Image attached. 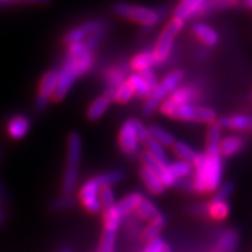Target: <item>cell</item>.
I'll use <instances>...</instances> for the list:
<instances>
[{"label":"cell","mask_w":252,"mask_h":252,"mask_svg":"<svg viewBox=\"0 0 252 252\" xmlns=\"http://www.w3.org/2000/svg\"><path fill=\"white\" fill-rule=\"evenodd\" d=\"M56 84H58V69H49L43 74L40 81L39 90L34 102V109L36 112L42 113L48 108L50 100H53Z\"/></svg>","instance_id":"cell-8"},{"label":"cell","mask_w":252,"mask_h":252,"mask_svg":"<svg viewBox=\"0 0 252 252\" xmlns=\"http://www.w3.org/2000/svg\"><path fill=\"white\" fill-rule=\"evenodd\" d=\"M139 175L141 181L144 182V185L146 186V188L149 189L152 194L160 195L167 189L165 187V185L162 184V181L160 180L159 176H158L156 173L150 171L149 168H146V167H141L139 169Z\"/></svg>","instance_id":"cell-21"},{"label":"cell","mask_w":252,"mask_h":252,"mask_svg":"<svg viewBox=\"0 0 252 252\" xmlns=\"http://www.w3.org/2000/svg\"><path fill=\"white\" fill-rule=\"evenodd\" d=\"M239 243V232L234 228L226 229L217 239V251L235 252Z\"/></svg>","instance_id":"cell-19"},{"label":"cell","mask_w":252,"mask_h":252,"mask_svg":"<svg viewBox=\"0 0 252 252\" xmlns=\"http://www.w3.org/2000/svg\"><path fill=\"white\" fill-rule=\"evenodd\" d=\"M235 186L232 182H224L220 186V188L215 191L212 201H226L230 195L234 191Z\"/></svg>","instance_id":"cell-38"},{"label":"cell","mask_w":252,"mask_h":252,"mask_svg":"<svg viewBox=\"0 0 252 252\" xmlns=\"http://www.w3.org/2000/svg\"><path fill=\"white\" fill-rule=\"evenodd\" d=\"M138 74H139L140 76L144 78V81L146 82L147 84H149V87L152 90L158 86V83H159V81H158V77H157L156 72L153 71L152 68L143 69V70H140L139 72H138Z\"/></svg>","instance_id":"cell-41"},{"label":"cell","mask_w":252,"mask_h":252,"mask_svg":"<svg viewBox=\"0 0 252 252\" xmlns=\"http://www.w3.org/2000/svg\"><path fill=\"white\" fill-rule=\"evenodd\" d=\"M117 229L106 228L104 226L102 238H100V245L98 252H115L116 238H117Z\"/></svg>","instance_id":"cell-33"},{"label":"cell","mask_w":252,"mask_h":252,"mask_svg":"<svg viewBox=\"0 0 252 252\" xmlns=\"http://www.w3.org/2000/svg\"><path fill=\"white\" fill-rule=\"evenodd\" d=\"M194 167V188L197 193H213L222 185L223 163L222 156L197 153L196 159L193 162Z\"/></svg>","instance_id":"cell-2"},{"label":"cell","mask_w":252,"mask_h":252,"mask_svg":"<svg viewBox=\"0 0 252 252\" xmlns=\"http://www.w3.org/2000/svg\"><path fill=\"white\" fill-rule=\"evenodd\" d=\"M184 78L185 71L181 70V69H174V70L168 72V75H166L162 78V81L158 83V86L154 88L150 96L145 100L143 110H141L144 117L152 116L157 111L158 108L161 105L163 100L168 98L180 87Z\"/></svg>","instance_id":"cell-4"},{"label":"cell","mask_w":252,"mask_h":252,"mask_svg":"<svg viewBox=\"0 0 252 252\" xmlns=\"http://www.w3.org/2000/svg\"><path fill=\"white\" fill-rule=\"evenodd\" d=\"M159 64L156 53L154 50H143L139 54H137L132 59L131 61V67L139 72L143 69L147 68H153L157 67Z\"/></svg>","instance_id":"cell-23"},{"label":"cell","mask_w":252,"mask_h":252,"mask_svg":"<svg viewBox=\"0 0 252 252\" xmlns=\"http://www.w3.org/2000/svg\"><path fill=\"white\" fill-rule=\"evenodd\" d=\"M99 200L102 203L103 209H109V208L113 207L116 204L115 201V193H113L112 187H105L100 189L99 193Z\"/></svg>","instance_id":"cell-37"},{"label":"cell","mask_w":252,"mask_h":252,"mask_svg":"<svg viewBox=\"0 0 252 252\" xmlns=\"http://www.w3.org/2000/svg\"><path fill=\"white\" fill-rule=\"evenodd\" d=\"M169 172L174 176L176 180H181V179H186L193 173L194 167L193 163L184 161V160H176V161H172L167 163Z\"/></svg>","instance_id":"cell-29"},{"label":"cell","mask_w":252,"mask_h":252,"mask_svg":"<svg viewBox=\"0 0 252 252\" xmlns=\"http://www.w3.org/2000/svg\"><path fill=\"white\" fill-rule=\"evenodd\" d=\"M204 11L206 0H180L174 9L173 18L185 23L186 20H190L198 15H204Z\"/></svg>","instance_id":"cell-13"},{"label":"cell","mask_w":252,"mask_h":252,"mask_svg":"<svg viewBox=\"0 0 252 252\" xmlns=\"http://www.w3.org/2000/svg\"><path fill=\"white\" fill-rule=\"evenodd\" d=\"M126 81H127V83L133 89L134 94L141 97V98L146 99L151 94V93H152V89L149 87V84L144 81V78L138 72H133V74L128 75Z\"/></svg>","instance_id":"cell-27"},{"label":"cell","mask_w":252,"mask_h":252,"mask_svg":"<svg viewBox=\"0 0 252 252\" xmlns=\"http://www.w3.org/2000/svg\"><path fill=\"white\" fill-rule=\"evenodd\" d=\"M94 62V52L84 46L83 42L68 46L60 69H58V84H56L53 100L60 102L67 96L78 78L84 76L93 68Z\"/></svg>","instance_id":"cell-1"},{"label":"cell","mask_w":252,"mask_h":252,"mask_svg":"<svg viewBox=\"0 0 252 252\" xmlns=\"http://www.w3.org/2000/svg\"><path fill=\"white\" fill-rule=\"evenodd\" d=\"M76 206V200L72 195H62V196L56 197L50 201L49 208L53 212H64Z\"/></svg>","instance_id":"cell-35"},{"label":"cell","mask_w":252,"mask_h":252,"mask_svg":"<svg viewBox=\"0 0 252 252\" xmlns=\"http://www.w3.org/2000/svg\"><path fill=\"white\" fill-rule=\"evenodd\" d=\"M193 34L197 37L201 42L204 43L207 47H215L220 42L219 33L204 23H196L193 25Z\"/></svg>","instance_id":"cell-16"},{"label":"cell","mask_w":252,"mask_h":252,"mask_svg":"<svg viewBox=\"0 0 252 252\" xmlns=\"http://www.w3.org/2000/svg\"><path fill=\"white\" fill-rule=\"evenodd\" d=\"M220 141H222V127L219 122H212L208 126L206 153L212 156H220Z\"/></svg>","instance_id":"cell-17"},{"label":"cell","mask_w":252,"mask_h":252,"mask_svg":"<svg viewBox=\"0 0 252 252\" xmlns=\"http://www.w3.org/2000/svg\"><path fill=\"white\" fill-rule=\"evenodd\" d=\"M111 100H110L105 94L97 97L93 103L90 104V106L88 108L87 111V118L90 122H97L104 116V113L108 111Z\"/></svg>","instance_id":"cell-25"},{"label":"cell","mask_w":252,"mask_h":252,"mask_svg":"<svg viewBox=\"0 0 252 252\" xmlns=\"http://www.w3.org/2000/svg\"><path fill=\"white\" fill-rule=\"evenodd\" d=\"M100 189H102V187L97 181L96 176L87 180L80 189V193H78L80 202L91 214L100 213L103 209L99 200Z\"/></svg>","instance_id":"cell-9"},{"label":"cell","mask_w":252,"mask_h":252,"mask_svg":"<svg viewBox=\"0 0 252 252\" xmlns=\"http://www.w3.org/2000/svg\"><path fill=\"white\" fill-rule=\"evenodd\" d=\"M149 132L150 137L153 140H156L160 145H162L163 147H172L175 144V137L171 132H168L166 128L161 127L159 125H151L149 126Z\"/></svg>","instance_id":"cell-26"},{"label":"cell","mask_w":252,"mask_h":252,"mask_svg":"<svg viewBox=\"0 0 252 252\" xmlns=\"http://www.w3.org/2000/svg\"><path fill=\"white\" fill-rule=\"evenodd\" d=\"M167 223V219L165 215H162L161 213L159 214L157 217H154L152 220H150V224L144 229L143 234H141V239L145 242L153 241L154 238L160 237V234L163 229H165Z\"/></svg>","instance_id":"cell-24"},{"label":"cell","mask_w":252,"mask_h":252,"mask_svg":"<svg viewBox=\"0 0 252 252\" xmlns=\"http://www.w3.org/2000/svg\"><path fill=\"white\" fill-rule=\"evenodd\" d=\"M52 0H24V2L32 5H48Z\"/></svg>","instance_id":"cell-44"},{"label":"cell","mask_w":252,"mask_h":252,"mask_svg":"<svg viewBox=\"0 0 252 252\" xmlns=\"http://www.w3.org/2000/svg\"><path fill=\"white\" fill-rule=\"evenodd\" d=\"M106 27H108V24L103 20L87 21V23L82 24L80 26L72 28V30L67 32L64 37H63V43L68 47L75 45V43L84 42L94 33Z\"/></svg>","instance_id":"cell-10"},{"label":"cell","mask_w":252,"mask_h":252,"mask_svg":"<svg viewBox=\"0 0 252 252\" xmlns=\"http://www.w3.org/2000/svg\"><path fill=\"white\" fill-rule=\"evenodd\" d=\"M126 81L125 70H123L122 67H116L110 70L106 75V93L105 96L111 100H115V94L119 87Z\"/></svg>","instance_id":"cell-20"},{"label":"cell","mask_w":252,"mask_h":252,"mask_svg":"<svg viewBox=\"0 0 252 252\" xmlns=\"http://www.w3.org/2000/svg\"><path fill=\"white\" fill-rule=\"evenodd\" d=\"M195 89L193 87H179L174 93H173L168 98L165 99L160 105V111L165 116H169L172 110L175 106L182 105V104L191 103V100L195 98Z\"/></svg>","instance_id":"cell-12"},{"label":"cell","mask_w":252,"mask_h":252,"mask_svg":"<svg viewBox=\"0 0 252 252\" xmlns=\"http://www.w3.org/2000/svg\"><path fill=\"white\" fill-rule=\"evenodd\" d=\"M135 212L138 213V215H139L141 219L146 220H152L154 217H157L160 214L159 209H158L156 204L146 197H144L143 200H141V202L139 206H138L137 209H135Z\"/></svg>","instance_id":"cell-34"},{"label":"cell","mask_w":252,"mask_h":252,"mask_svg":"<svg viewBox=\"0 0 252 252\" xmlns=\"http://www.w3.org/2000/svg\"><path fill=\"white\" fill-rule=\"evenodd\" d=\"M61 252H71V251L70 250H62Z\"/></svg>","instance_id":"cell-48"},{"label":"cell","mask_w":252,"mask_h":252,"mask_svg":"<svg viewBox=\"0 0 252 252\" xmlns=\"http://www.w3.org/2000/svg\"><path fill=\"white\" fill-rule=\"evenodd\" d=\"M143 252H171V247L161 237H158L149 242Z\"/></svg>","instance_id":"cell-39"},{"label":"cell","mask_w":252,"mask_h":252,"mask_svg":"<svg viewBox=\"0 0 252 252\" xmlns=\"http://www.w3.org/2000/svg\"><path fill=\"white\" fill-rule=\"evenodd\" d=\"M2 220V213H1V209H0V222Z\"/></svg>","instance_id":"cell-47"},{"label":"cell","mask_w":252,"mask_h":252,"mask_svg":"<svg viewBox=\"0 0 252 252\" xmlns=\"http://www.w3.org/2000/svg\"><path fill=\"white\" fill-rule=\"evenodd\" d=\"M82 158V138L78 132H71L67 140V163L62 179V195H72L76 189Z\"/></svg>","instance_id":"cell-3"},{"label":"cell","mask_w":252,"mask_h":252,"mask_svg":"<svg viewBox=\"0 0 252 252\" xmlns=\"http://www.w3.org/2000/svg\"><path fill=\"white\" fill-rule=\"evenodd\" d=\"M213 252H220V251H217V250H216V251H213Z\"/></svg>","instance_id":"cell-49"},{"label":"cell","mask_w":252,"mask_h":252,"mask_svg":"<svg viewBox=\"0 0 252 252\" xmlns=\"http://www.w3.org/2000/svg\"><path fill=\"white\" fill-rule=\"evenodd\" d=\"M144 145H145V149H146V152L149 153L151 157L154 158L158 162H160L161 165H166V163H168V161H167L165 147H163L162 145H160L158 141L153 140L152 138H150V139L147 140Z\"/></svg>","instance_id":"cell-32"},{"label":"cell","mask_w":252,"mask_h":252,"mask_svg":"<svg viewBox=\"0 0 252 252\" xmlns=\"http://www.w3.org/2000/svg\"><path fill=\"white\" fill-rule=\"evenodd\" d=\"M134 96L133 89H132L130 84L127 83V81H125L121 87L118 88L117 91L115 94V100L118 103L126 104L132 99V97Z\"/></svg>","instance_id":"cell-36"},{"label":"cell","mask_w":252,"mask_h":252,"mask_svg":"<svg viewBox=\"0 0 252 252\" xmlns=\"http://www.w3.org/2000/svg\"><path fill=\"white\" fill-rule=\"evenodd\" d=\"M31 130V119L25 115H15L9 118L6 125V132L12 140H21Z\"/></svg>","instance_id":"cell-14"},{"label":"cell","mask_w":252,"mask_h":252,"mask_svg":"<svg viewBox=\"0 0 252 252\" xmlns=\"http://www.w3.org/2000/svg\"><path fill=\"white\" fill-rule=\"evenodd\" d=\"M172 149L174 151L175 156L180 160H184V161L193 163L197 157L196 151L191 146H189L187 143H185V141L176 140L175 144L172 146Z\"/></svg>","instance_id":"cell-30"},{"label":"cell","mask_w":252,"mask_h":252,"mask_svg":"<svg viewBox=\"0 0 252 252\" xmlns=\"http://www.w3.org/2000/svg\"><path fill=\"white\" fill-rule=\"evenodd\" d=\"M106 31H108V27L103 28V30L94 33L93 35H90L86 41H84L83 42L84 46H86L89 50H91V52H94V50L99 46V43L102 42L103 37L105 36V34H106Z\"/></svg>","instance_id":"cell-40"},{"label":"cell","mask_w":252,"mask_h":252,"mask_svg":"<svg viewBox=\"0 0 252 252\" xmlns=\"http://www.w3.org/2000/svg\"><path fill=\"white\" fill-rule=\"evenodd\" d=\"M2 159H4V152H2L1 147H0V161H1Z\"/></svg>","instance_id":"cell-46"},{"label":"cell","mask_w":252,"mask_h":252,"mask_svg":"<svg viewBox=\"0 0 252 252\" xmlns=\"http://www.w3.org/2000/svg\"><path fill=\"white\" fill-rule=\"evenodd\" d=\"M145 196L141 193H131L128 195H126L122 198V200H119L118 202H116L115 207L116 209H117V212L121 214L122 217H125L126 215H128V214L133 212L139 206L141 200H143Z\"/></svg>","instance_id":"cell-22"},{"label":"cell","mask_w":252,"mask_h":252,"mask_svg":"<svg viewBox=\"0 0 252 252\" xmlns=\"http://www.w3.org/2000/svg\"><path fill=\"white\" fill-rule=\"evenodd\" d=\"M118 143L123 152L127 156H135L139 152L140 140L135 130L133 118L127 119L121 126L118 134Z\"/></svg>","instance_id":"cell-11"},{"label":"cell","mask_w":252,"mask_h":252,"mask_svg":"<svg viewBox=\"0 0 252 252\" xmlns=\"http://www.w3.org/2000/svg\"><path fill=\"white\" fill-rule=\"evenodd\" d=\"M24 2V0H0V7H5V6H12L15 4H20Z\"/></svg>","instance_id":"cell-43"},{"label":"cell","mask_w":252,"mask_h":252,"mask_svg":"<svg viewBox=\"0 0 252 252\" xmlns=\"http://www.w3.org/2000/svg\"><path fill=\"white\" fill-rule=\"evenodd\" d=\"M184 26V21L173 18L168 23V25L163 28L159 39L157 41L156 48L153 49L157 55L158 61H159V64H163L168 60L169 55L172 53L173 46H174L175 37L182 31Z\"/></svg>","instance_id":"cell-6"},{"label":"cell","mask_w":252,"mask_h":252,"mask_svg":"<svg viewBox=\"0 0 252 252\" xmlns=\"http://www.w3.org/2000/svg\"><path fill=\"white\" fill-rule=\"evenodd\" d=\"M219 124L222 128L238 131H252V116L248 115H232L220 117Z\"/></svg>","instance_id":"cell-15"},{"label":"cell","mask_w":252,"mask_h":252,"mask_svg":"<svg viewBox=\"0 0 252 252\" xmlns=\"http://www.w3.org/2000/svg\"><path fill=\"white\" fill-rule=\"evenodd\" d=\"M244 147V138L239 137V135H228V137L222 138V141H220V156L225 158L234 157L237 153L242 152Z\"/></svg>","instance_id":"cell-18"},{"label":"cell","mask_w":252,"mask_h":252,"mask_svg":"<svg viewBox=\"0 0 252 252\" xmlns=\"http://www.w3.org/2000/svg\"><path fill=\"white\" fill-rule=\"evenodd\" d=\"M207 214L213 220H225L230 214V206L228 201H212L207 206Z\"/></svg>","instance_id":"cell-28"},{"label":"cell","mask_w":252,"mask_h":252,"mask_svg":"<svg viewBox=\"0 0 252 252\" xmlns=\"http://www.w3.org/2000/svg\"><path fill=\"white\" fill-rule=\"evenodd\" d=\"M112 12L117 17L140 24L146 30H151V28L157 26L162 18L160 9L157 11L154 8L127 4V2H116V4H113Z\"/></svg>","instance_id":"cell-5"},{"label":"cell","mask_w":252,"mask_h":252,"mask_svg":"<svg viewBox=\"0 0 252 252\" xmlns=\"http://www.w3.org/2000/svg\"><path fill=\"white\" fill-rule=\"evenodd\" d=\"M245 4H247L249 8L252 9V0H245Z\"/></svg>","instance_id":"cell-45"},{"label":"cell","mask_w":252,"mask_h":252,"mask_svg":"<svg viewBox=\"0 0 252 252\" xmlns=\"http://www.w3.org/2000/svg\"><path fill=\"white\" fill-rule=\"evenodd\" d=\"M133 122H134L135 130H137V133H138V137H139L140 143L145 144L151 138L149 127H147V126L145 125L143 122H140L139 119H137V118H133Z\"/></svg>","instance_id":"cell-42"},{"label":"cell","mask_w":252,"mask_h":252,"mask_svg":"<svg viewBox=\"0 0 252 252\" xmlns=\"http://www.w3.org/2000/svg\"><path fill=\"white\" fill-rule=\"evenodd\" d=\"M168 117L184 122H198L210 124L212 122L216 121V111L208 106H197L193 103H187L175 106Z\"/></svg>","instance_id":"cell-7"},{"label":"cell","mask_w":252,"mask_h":252,"mask_svg":"<svg viewBox=\"0 0 252 252\" xmlns=\"http://www.w3.org/2000/svg\"><path fill=\"white\" fill-rule=\"evenodd\" d=\"M125 172L122 169H113V171L102 173V174L97 175L96 179L100 185V187H112L113 185H117L122 180H124Z\"/></svg>","instance_id":"cell-31"}]
</instances>
